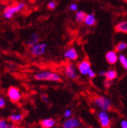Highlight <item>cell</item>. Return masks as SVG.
I'll return each mask as SVG.
<instances>
[{
    "label": "cell",
    "instance_id": "obj_31",
    "mask_svg": "<svg viewBox=\"0 0 127 128\" xmlns=\"http://www.w3.org/2000/svg\"><path fill=\"white\" fill-rule=\"evenodd\" d=\"M105 71H100V72H99V76H105Z\"/></svg>",
    "mask_w": 127,
    "mask_h": 128
},
{
    "label": "cell",
    "instance_id": "obj_24",
    "mask_svg": "<svg viewBox=\"0 0 127 128\" xmlns=\"http://www.w3.org/2000/svg\"><path fill=\"white\" fill-rule=\"evenodd\" d=\"M41 99L42 100V102H44V103H46V104L49 103V99H48V97L46 94H44V93L41 94Z\"/></svg>",
    "mask_w": 127,
    "mask_h": 128
},
{
    "label": "cell",
    "instance_id": "obj_22",
    "mask_svg": "<svg viewBox=\"0 0 127 128\" xmlns=\"http://www.w3.org/2000/svg\"><path fill=\"white\" fill-rule=\"evenodd\" d=\"M73 116V111L70 108H66V110L63 112V117L65 119H68Z\"/></svg>",
    "mask_w": 127,
    "mask_h": 128
},
{
    "label": "cell",
    "instance_id": "obj_8",
    "mask_svg": "<svg viewBox=\"0 0 127 128\" xmlns=\"http://www.w3.org/2000/svg\"><path fill=\"white\" fill-rule=\"evenodd\" d=\"M77 70L81 75H87L89 71L91 70V62L88 60H83L77 64Z\"/></svg>",
    "mask_w": 127,
    "mask_h": 128
},
{
    "label": "cell",
    "instance_id": "obj_20",
    "mask_svg": "<svg viewBox=\"0 0 127 128\" xmlns=\"http://www.w3.org/2000/svg\"><path fill=\"white\" fill-rule=\"evenodd\" d=\"M127 48V43L124 42H121L117 44V46H116V52H122L126 49Z\"/></svg>",
    "mask_w": 127,
    "mask_h": 128
},
{
    "label": "cell",
    "instance_id": "obj_18",
    "mask_svg": "<svg viewBox=\"0 0 127 128\" xmlns=\"http://www.w3.org/2000/svg\"><path fill=\"white\" fill-rule=\"evenodd\" d=\"M87 14L86 12L84 11H78L77 12V14L75 15V18H76V20L79 23H82L84 22L85 20V17H86Z\"/></svg>",
    "mask_w": 127,
    "mask_h": 128
},
{
    "label": "cell",
    "instance_id": "obj_35",
    "mask_svg": "<svg viewBox=\"0 0 127 128\" xmlns=\"http://www.w3.org/2000/svg\"><path fill=\"white\" fill-rule=\"evenodd\" d=\"M126 1H127V0H126Z\"/></svg>",
    "mask_w": 127,
    "mask_h": 128
},
{
    "label": "cell",
    "instance_id": "obj_6",
    "mask_svg": "<svg viewBox=\"0 0 127 128\" xmlns=\"http://www.w3.org/2000/svg\"><path fill=\"white\" fill-rule=\"evenodd\" d=\"M47 49V44L44 42H38L30 48L31 54L34 56H41L44 55Z\"/></svg>",
    "mask_w": 127,
    "mask_h": 128
},
{
    "label": "cell",
    "instance_id": "obj_28",
    "mask_svg": "<svg viewBox=\"0 0 127 128\" xmlns=\"http://www.w3.org/2000/svg\"><path fill=\"white\" fill-rule=\"evenodd\" d=\"M120 126L121 128H127V120L123 119L120 121Z\"/></svg>",
    "mask_w": 127,
    "mask_h": 128
},
{
    "label": "cell",
    "instance_id": "obj_7",
    "mask_svg": "<svg viewBox=\"0 0 127 128\" xmlns=\"http://www.w3.org/2000/svg\"><path fill=\"white\" fill-rule=\"evenodd\" d=\"M62 126L63 128H80L81 126V122L79 119L72 116L63 121Z\"/></svg>",
    "mask_w": 127,
    "mask_h": 128
},
{
    "label": "cell",
    "instance_id": "obj_1",
    "mask_svg": "<svg viewBox=\"0 0 127 128\" xmlns=\"http://www.w3.org/2000/svg\"><path fill=\"white\" fill-rule=\"evenodd\" d=\"M34 78L38 81H52L59 82L62 80L61 76L55 72L44 70V71L37 72L34 75Z\"/></svg>",
    "mask_w": 127,
    "mask_h": 128
},
{
    "label": "cell",
    "instance_id": "obj_32",
    "mask_svg": "<svg viewBox=\"0 0 127 128\" xmlns=\"http://www.w3.org/2000/svg\"><path fill=\"white\" fill-rule=\"evenodd\" d=\"M30 2H34L37 1V0H30Z\"/></svg>",
    "mask_w": 127,
    "mask_h": 128
},
{
    "label": "cell",
    "instance_id": "obj_5",
    "mask_svg": "<svg viewBox=\"0 0 127 128\" xmlns=\"http://www.w3.org/2000/svg\"><path fill=\"white\" fill-rule=\"evenodd\" d=\"M7 96L9 99L12 102H14V103L19 102L22 98V94L20 89L14 86H11L7 90Z\"/></svg>",
    "mask_w": 127,
    "mask_h": 128
},
{
    "label": "cell",
    "instance_id": "obj_12",
    "mask_svg": "<svg viewBox=\"0 0 127 128\" xmlns=\"http://www.w3.org/2000/svg\"><path fill=\"white\" fill-rule=\"evenodd\" d=\"M41 128H54L56 125V121L53 118H46L41 121Z\"/></svg>",
    "mask_w": 127,
    "mask_h": 128
},
{
    "label": "cell",
    "instance_id": "obj_19",
    "mask_svg": "<svg viewBox=\"0 0 127 128\" xmlns=\"http://www.w3.org/2000/svg\"><path fill=\"white\" fill-rule=\"evenodd\" d=\"M119 61L120 62V64L123 66V67L126 70H127V58L126 57V56L121 54L119 56Z\"/></svg>",
    "mask_w": 127,
    "mask_h": 128
},
{
    "label": "cell",
    "instance_id": "obj_26",
    "mask_svg": "<svg viewBox=\"0 0 127 128\" xmlns=\"http://www.w3.org/2000/svg\"><path fill=\"white\" fill-rule=\"evenodd\" d=\"M5 106V99L2 96H0V108H2Z\"/></svg>",
    "mask_w": 127,
    "mask_h": 128
},
{
    "label": "cell",
    "instance_id": "obj_29",
    "mask_svg": "<svg viewBox=\"0 0 127 128\" xmlns=\"http://www.w3.org/2000/svg\"><path fill=\"white\" fill-rule=\"evenodd\" d=\"M111 82L112 81H109V80H105V86L107 87V88H109V87H110V85H111Z\"/></svg>",
    "mask_w": 127,
    "mask_h": 128
},
{
    "label": "cell",
    "instance_id": "obj_10",
    "mask_svg": "<svg viewBox=\"0 0 127 128\" xmlns=\"http://www.w3.org/2000/svg\"><path fill=\"white\" fill-rule=\"evenodd\" d=\"M64 57L69 61H75L78 59L79 55L75 48H69L64 52Z\"/></svg>",
    "mask_w": 127,
    "mask_h": 128
},
{
    "label": "cell",
    "instance_id": "obj_16",
    "mask_svg": "<svg viewBox=\"0 0 127 128\" xmlns=\"http://www.w3.org/2000/svg\"><path fill=\"white\" fill-rule=\"evenodd\" d=\"M115 30L119 33L127 34V21H122L116 25Z\"/></svg>",
    "mask_w": 127,
    "mask_h": 128
},
{
    "label": "cell",
    "instance_id": "obj_33",
    "mask_svg": "<svg viewBox=\"0 0 127 128\" xmlns=\"http://www.w3.org/2000/svg\"><path fill=\"white\" fill-rule=\"evenodd\" d=\"M85 128H94V127H91V126H87V127H85Z\"/></svg>",
    "mask_w": 127,
    "mask_h": 128
},
{
    "label": "cell",
    "instance_id": "obj_21",
    "mask_svg": "<svg viewBox=\"0 0 127 128\" xmlns=\"http://www.w3.org/2000/svg\"><path fill=\"white\" fill-rule=\"evenodd\" d=\"M0 128H9V123L6 120L1 118L0 119Z\"/></svg>",
    "mask_w": 127,
    "mask_h": 128
},
{
    "label": "cell",
    "instance_id": "obj_34",
    "mask_svg": "<svg viewBox=\"0 0 127 128\" xmlns=\"http://www.w3.org/2000/svg\"><path fill=\"white\" fill-rule=\"evenodd\" d=\"M54 128H63V127L62 126V127H54Z\"/></svg>",
    "mask_w": 127,
    "mask_h": 128
},
{
    "label": "cell",
    "instance_id": "obj_3",
    "mask_svg": "<svg viewBox=\"0 0 127 128\" xmlns=\"http://www.w3.org/2000/svg\"><path fill=\"white\" fill-rule=\"evenodd\" d=\"M25 8H26V4L23 2L9 5L5 8L3 11V17L6 20H10L16 14L23 10Z\"/></svg>",
    "mask_w": 127,
    "mask_h": 128
},
{
    "label": "cell",
    "instance_id": "obj_23",
    "mask_svg": "<svg viewBox=\"0 0 127 128\" xmlns=\"http://www.w3.org/2000/svg\"><path fill=\"white\" fill-rule=\"evenodd\" d=\"M56 5H57V3H56L55 1H50L48 3V8L49 10H55L56 8Z\"/></svg>",
    "mask_w": 127,
    "mask_h": 128
},
{
    "label": "cell",
    "instance_id": "obj_4",
    "mask_svg": "<svg viewBox=\"0 0 127 128\" xmlns=\"http://www.w3.org/2000/svg\"><path fill=\"white\" fill-rule=\"evenodd\" d=\"M98 120L101 128H110L112 119L109 112L100 110L98 112Z\"/></svg>",
    "mask_w": 127,
    "mask_h": 128
},
{
    "label": "cell",
    "instance_id": "obj_30",
    "mask_svg": "<svg viewBox=\"0 0 127 128\" xmlns=\"http://www.w3.org/2000/svg\"><path fill=\"white\" fill-rule=\"evenodd\" d=\"M9 128H16L15 124H12V123H9Z\"/></svg>",
    "mask_w": 127,
    "mask_h": 128
},
{
    "label": "cell",
    "instance_id": "obj_27",
    "mask_svg": "<svg viewBox=\"0 0 127 128\" xmlns=\"http://www.w3.org/2000/svg\"><path fill=\"white\" fill-rule=\"evenodd\" d=\"M69 10H70L71 11H77L78 10V6L76 4V3H72L70 6H69Z\"/></svg>",
    "mask_w": 127,
    "mask_h": 128
},
{
    "label": "cell",
    "instance_id": "obj_2",
    "mask_svg": "<svg viewBox=\"0 0 127 128\" xmlns=\"http://www.w3.org/2000/svg\"><path fill=\"white\" fill-rule=\"evenodd\" d=\"M93 102L94 106L102 111L109 112L113 106L112 100L104 95H97L94 97Z\"/></svg>",
    "mask_w": 127,
    "mask_h": 128
},
{
    "label": "cell",
    "instance_id": "obj_17",
    "mask_svg": "<svg viewBox=\"0 0 127 128\" xmlns=\"http://www.w3.org/2000/svg\"><path fill=\"white\" fill-rule=\"evenodd\" d=\"M84 23L86 25H87V26H94V25L96 24V18H95L94 15L92 14H87Z\"/></svg>",
    "mask_w": 127,
    "mask_h": 128
},
{
    "label": "cell",
    "instance_id": "obj_11",
    "mask_svg": "<svg viewBox=\"0 0 127 128\" xmlns=\"http://www.w3.org/2000/svg\"><path fill=\"white\" fill-rule=\"evenodd\" d=\"M105 59L108 63L111 64V65L116 64L117 61L119 60V56L117 54V52H116V51H114V50L108 52L105 55Z\"/></svg>",
    "mask_w": 127,
    "mask_h": 128
},
{
    "label": "cell",
    "instance_id": "obj_15",
    "mask_svg": "<svg viewBox=\"0 0 127 128\" xmlns=\"http://www.w3.org/2000/svg\"><path fill=\"white\" fill-rule=\"evenodd\" d=\"M105 79L107 80H109V81H112L115 79L117 78L118 76V73L116 70H113V69H111V70H109L108 71L105 72Z\"/></svg>",
    "mask_w": 127,
    "mask_h": 128
},
{
    "label": "cell",
    "instance_id": "obj_9",
    "mask_svg": "<svg viewBox=\"0 0 127 128\" xmlns=\"http://www.w3.org/2000/svg\"><path fill=\"white\" fill-rule=\"evenodd\" d=\"M65 74L68 78L71 80H76L77 78V73L73 64L67 63L65 66Z\"/></svg>",
    "mask_w": 127,
    "mask_h": 128
},
{
    "label": "cell",
    "instance_id": "obj_25",
    "mask_svg": "<svg viewBox=\"0 0 127 128\" xmlns=\"http://www.w3.org/2000/svg\"><path fill=\"white\" fill-rule=\"evenodd\" d=\"M87 76L90 79H93V78H95V76H96V73H95V72L94 71V70L91 69V70H90V71H89V73H88V74H87Z\"/></svg>",
    "mask_w": 127,
    "mask_h": 128
},
{
    "label": "cell",
    "instance_id": "obj_13",
    "mask_svg": "<svg viewBox=\"0 0 127 128\" xmlns=\"http://www.w3.org/2000/svg\"><path fill=\"white\" fill-rule=\"evenodd\" d=\"M38 42H39V35L37 34L36 32H34V33L30 34L27 38V42H26L27 44L30 47H31L32 46H34V44L38 43Z\"/></svg>",
    "mask_w": 127,
    "mask_h": 128
},
{
    "label": "cell",
    "instance_id": "obj_14",
    "mask_svg": "<svg viewBox=\"0 0 127 128\" xmlns=\"http://www.w3.org/2000/svg\"><path fill=\"white\" fill-rule=\"evenodd\" d=\"M23 119V115L22 113H12L9 116V120L12 124L20 123Z\"/></svg>",
    "mask_w": 127,
    "mask_h": 128
}]
</instances>
